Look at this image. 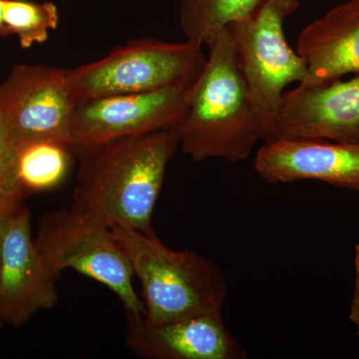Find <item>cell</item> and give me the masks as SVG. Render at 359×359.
<instances>
[{
	"label": "cell",
	"mask_w": 359,
	"mask_h": 359,
	"mask_svg": "<svg viewBox=\"0 0 359 359\" xmlns=\"http://www.w3.org/2000/svg\"><path fill=\"white\" fill-rule=\"evenodd\" d=\"M178 148L170 128L74 149L80 164L71 208L110 229L152 233L156 203Z\"/></svg>",
	"instance_id": "1"
},
{
	"label": "cell",
	"mask_w": 359,
	"mask_h": 359,
	"mask_svg": "<svg viewBox=\"0 0 359 359\" xmlns=\"http://www.w3.org/2000/svg\"><path fill=\"white\" fill-rule=\"evenodd\" d=\"M209 47L204 70L187 91L173 127L179 148L196 162L215 159L237 164L262 139V126L238 63L230 27Z\"/></svg>",
	"instance_id": "2"
},
{
	"label": "cell",
	"mask_w": 359,
	"mask_h": 359,
	"mask_svg": "<svg viewBox=\"0 0 359 359\" xmlns=\"http://www.w3.org/2000/svg\"><path fill=\"white\" fill-rule=\"evenodd\" d=\"M143 292L144 320L157 323L223 311L228 283L218 264L191 250L167 247L152 233L111 228Z\"/></svg>",
	"instance_id": "3"
},
{
	"label": "cell",
	"mask_w": 359,
	"mask_h": 359,
	"mask_svg": "<svg viewBox=\"0 0 359 359\" xmlns=\"http://www.w3.org/2000/svg\"><path fill=\"white\" fill-rule=\"evenodd\" d=\"M202 45L134 39L105 57L67 69L66 79L74 102L99 97L145 93L164 89L188 91L204 70Z\"/></svg>",
	"instance_id": "4"
},
{
	"label": "cell",
	"mask_w": 359,
	"mask_h": 359,
	"mask_svg": "<svg viewBox=\"0 0 359 359\" xmlns=\"http://www.w3.org/2000/svg\"><path fill=\"white\" fill-rule=\"evenodd\" d=\"M299 6V0H261L248 18L229 26L264 142L275 139L285 89L306 78V63L283 32Z\"/></svg>",
	"instance_id": "5"
},
{
	"label": "cell",
	"mask_w": 359,
	"mask_h": 359,
	"mask_svg": "<svg viewBox=\"0 0 359 359\" xmlns=\"http://www.w3.org/2000/svg\"><path fill=\"white\" fill-rule=\"evenodd\" d=\"M35 243L53 275L73 269L114 292L126 314L144 316L131 264L110 228L70 207L41 219Z\"/></svg>",
	"instance_id": "6"
},
{
	"label": "cell",
	"mask_w": 359,
	"mask_h": 359,
	"mask_svg": "<svg viewBox=\"0 0 359 359\" xmlns=\"http://www.w3.org/2000/svg\"><path fill=\"white\" fill-rule=\"evenodd\" d=\"M66 72L55 66L18 65L0 83V114L16 147L36 140L70 145V122L76 103L68 89Z\"/></svg>",
	"instance_id": "7"
},
{
	"label": "cell",
	"mask_w": 359,
	"mask_h": 359,
	"mask_svg": "<svg viewBox=\"0 0 359 359\" xmlns=\"http://www.w3.org/2000/svg\"><path fill=\"white\" fill-rule=\"evenodd\" d=\"M30 212L20 205L7 216L0 238V323L20 327L57 304L56 276L32 233Z\"/></svg>",
	"instance_id": "8"
},
{
	"label": "cell",
	"mask_w": 359,
	"mask_h": 359,
	"mask_svg": "<svg viewBox=\"0 0 359 359\" xmlns=\"http://www.w3.org/2000/svg\"><path fill=\"white\" fill-rule=\"evenodd\" d=\"M186 93L184 90L164 89L78 103L70 122L71 147H91L173 128L185 105Z\"/></svg>",
	"instance_id": "9"
},
{
	"label": "cell",
	"mask_w": 359,
	"mask_h": 359,
	"mask_svg": "<svg viewBox=\"0 0 359 359\" xmlns=\"http://www.w3.org/2000/svg\"><path fill=\"white\" fill-rule=\"evenodd\" d=\"M127 344L137 356L148 359H245L224 323L223 311L189 314L152 323L127 314Z\"/></svg>",
	"instance_id": "10"
},
{
	"label": "cell",
	"mask_w": 359,
	"mask_h": 359,
	"mask_svg": "<svg viewBox=\"0 0 359 359\" xmlns=\"http://www.w3.org/2000/svg\"><path fill=\"white\" fill-rule=\"evenodd\" d=\"M282 138L359 145V74L285 91L273 141Z\"/></svg>",
	"instance_id": "11"
},
{
	"label": "cell",
	"mask_w": 359,
	"mask_h": 359,
	"mask_svg": "<svg viewBox=\"0 0 359 359\" xmlns=\"http://www.w3.org/2000/svg\"><path fill=\"white\" fill-rule=\"evenodd\" d=\"M254 168L269 184L311 180L359 191V145L353 144L301 138L264 142Z\"/></svg>",
	"instance_id": "12"
},
{
	"label": "cell",
	"mask_w": 359,
	"mask_h": 359,
	"mask_svg": "<svg viewBox=\"0 0 359 359\" xmlns=\"http://www.w3.org/2000/svg\"><path fill=\"white\" fill-rule=\"evenodd\" d=\"M297 52L306 66L301 85L318 86L359 74V0L330 9L304 28Z\"/></svg>",
	"instance_id": "13"
},
{
	"label": "cell",
	"mask_w": 359,
	"mask_h": 359,
	"mask_svg": "<svg viewBox=\"0 0 359 359\" xmlns=\"http://www.w3.org/2000/svg\"><path fill=\"white\" fill-rule=\"evenodd\" d=\"M73 155V148L63 142L36 140L18 145L16 178L25 197L60 186L69 174Z\"/></svg>",
	"instance_id": "14"
},
{
	"label": "cell",
	"mask_w": 359,
	"mask_h": 359,
	"mask_svg": "<svg viewBox=\"0 0 359 359\" xmlns=\"http://www.w3.org/2000/svg\"><path fill=\"white\" fill-rule=\"evenodd\" d=\"M261 0H180L179 20L186 40L209 45L226 27L248 18Z\"/></svg>",
	"instance_id": "15"
},
{
	"label": "cell",
	"mask_w": 359,
	"mask_h": 359,
	"mask_svg": "<svg viewBox=\"0 0 359 359\" xmlns=\"http://www.w3.org/2000/svg\"><path fill=\"white\" fill-rule=\"evenodd\" d=\"M4 16L9 32L23 49L44 43L59 22L57 6L50 1L4 0Z\"/></svg>",
	"instance_id": "16"
},
{
	"label": "cell",
	"mask_w": 359,
	"mask_h": 359,
	"mask_svg": "<svg viewBox=\"0 0 359 359\" xmlns=\"http://www.w3.org/2000/svg\"><path fill=\"white\" fill-rule=\"evenodd\" d=\"M15 152V144L0 114V205L4 207H18L25 198L16 178Z\"/></svg>",
	"instance_id": "17"
},
{
	"label": "cell",
	"mask_w": 359,
	"mask_h": 359,
	"mask_svg": "<svg viewBox=\"0 0 359 359\" xmlns=\"http://www.w3.org/2000/svg\"><path fill=\"white\" fill-rule=\"evenodd\" d=\"M349 320L355 327L359 337V269H355V276H354L353 294V299H351Z\"/></svg>",
	"instance_id": "18"
},
{
	"label": "cell",
	"mask_w": 359,
	"mask_h": 359,
	"mask_svg": "<svg viewBox=\"0 0 359 359\" xmlns=\"http://www.w3.org/2000/svg\"><path fill=\"white\" fill-rule=\"evenodd\" d=\"M4 0H0V39H4V37L11 35L8 28H7L6 22H4Z\"/></svg>",
	"instance_id": "19"
},
{
	"label": "cell",
	"mask_w": 359,
	"mask_h": 359,
	"mask_svg": "<svg viewBox=\"0 0 359 359\" xmlns=\"http://www.w3.org/2000/svg\"><path fill=\"white\" fill-rule=\"evenodd\" d=\"M14 209H15V208H8L0 205V238H1L2 228H4V222H6L7 216H8Z\"/></svg>",
	"instance_id": "20"
},
{
	"label": "cell",
	"mask_w": 359,
	"mask_h": 359,
	"mask_svg": "<svg viewBox=\"0 0 359 359\" xmlns=\"http://www.w3.org/2000/svg\"><path fill=\"white\" fill-rule=\"evenodd\" d=\"M354 266H355V269H359V245L355 247V254H354Z\"/></svg>",
	"instance_id": "21"
},
{
	"label": "cell",
	"mask_w": 359,
	"mask_h": 359,
	"mask_svg": "<svg viewBox=\"0 0 359 359\" xmlns=\"http://www.w3.org/2000/svg\"><path fill=\"white\" fill-rule=\"evenodd\" d=\"M1 325H2V323H0V327H1Z\"/></svg>",
	"instance_id": "22"
}]
</instances>
